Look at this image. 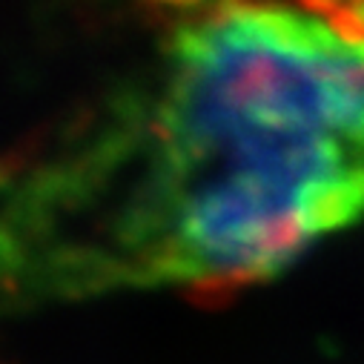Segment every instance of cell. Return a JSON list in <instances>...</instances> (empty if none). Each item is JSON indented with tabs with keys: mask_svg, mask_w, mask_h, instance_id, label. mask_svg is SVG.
<instances>
[{
	"mask_svg": "<svg viewBox=\"0 0 364 364\" xmlns=\"http://www.w3.org/2000/svg\"><path fill=\"white\" fill-rule=\"evenodd\" d=\"M4 166V290L227 299L364 215V0H138Z\"/></svg>",
	"mask_w": 364,
	"mask_h": 364,
	"instance_id": "obj_1",
	"label": "cell"
}]
</instances>
